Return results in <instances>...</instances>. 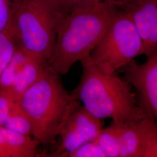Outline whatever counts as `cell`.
Instances as JSON below:
<instances>
[{"label":"cell","instance_id":"obj_1","mask_svg":"<svg viewBox=\"0 0 157 157\" xmlns=\"http://www.w3.org/2000/svg\"><path fill=\"white\" fill-rule=\"evenodd\" d=\"M117 11L111 0H105L67 13L58 28L49 65L63 75L76 62L89 56L107 32Z\"/></svg>","mask_w":157,"mask_h":157},{"label":"cell","instance_id":"obj_2","mask_svg":"<svg viewBox=\"0 0 157 157\" xmlns=\"http://www.w3.org/2000/svg\"><path fill=\"white\" fill-rule=\"evenodd\" d=\"M80 62L81 79L71 94L95 117L125 123L151 116L139 104L130 84L117 72L104 71L89 56Z\"/></svg>","mask_w":157,"mask_h":157},{"label":"cell","instance_id":"obj_3","mask_svg":"<svg viewBox=\"0 0 157 157\" xmlns=\"http://www.w3.org/2000/svg\"><path fill=\"white\" fill-rule=\"evenodd\" d=\"M59 76L48 65L17 101L30 121L32 135L44 146L59 136L71 114L80 105L65 89Z\"/></svg>","mask_w":157,"mask_h":157},{"label":"cell","instance_id":"obj_4","mask_svg":"<svg viewBox=\"0 0 157 157\" xmlns=\"http://www.w3.org/2000/svg\"><path fill=\"white\" fill-rule=\"evenodd\" d=\"M67 14L51 0H22L14 17L21 48L29 56L48 62L58 28Z\"/></svg>","mask_w":157,"mask_h":157},{"label":"cell","instance_id":"obj_5","mask_svg":"<svg viewBox=\"0 0 157 157\" xmlns=\"http://www.w3.org/2000/svg\"><path fill=\"white\" fill-rule=\"evenodd\" d=\"M143 43L129 15L118 9L107 32L89 56L104 71L117 72L142 55Z\"/></svg>","mask_w":157,"mask_h":157},{"label":"cell","instance_id":"obj_6","mask_svg":"<svg viewBox=\"0 0 157 157\" xmlns=\"http://www.w3.org/2000/svg\"><path fill=\"white\" fill-rule=\"evenodd\" d=\"M103 119L97 118L84 106L77 107L64 124L59 136L61 141L50 157H65L68 153L91 141L95 140L102 129Z\"/></svg>","mask_w":157,"mask_h":157},{"label":"cell","instance_id":"obj_7","mask_svg":"<svg viewBox=\"0 0 157 157\" xmlns=\"http://www.w3.org/2000/svg\"><path fill=\"white\" fill-rule=\"evenodd\" d=\"M121 157H157V122L151 116L120 122Z\"/></svg>","mask_w":157,"mask_h":157},{"label":"cell","instance_id":"obj_8","mask_svg":"<svg viewBox=\"0 0 157 157\" xmlns=\"http://www.w3.org/2000/svg\"><path fill=\"white\" fill-rule=\"evenodd\" d=\"M111 1L134 23L142 40V55L151 56L157 51V0Z\"/></svg>","mask_w":157,"mask_h":157},{"label":"cell","instance_id":"obj_9","mask_svg":"<svg viewBox=\"0 0 157 157\" xmlns=\"http://www.w3.org/2000/svg\"><path fill=\"white\" fill-rule=\"evenodd\" d=\"M136 89L139 104L157 122V51L141 65L133 60L119 70Z\"/></svg>","mask_w":157,"mask_h":157},{"label":"cell","instance_id":"obj_10","mask_svg":"<svg viewBox=\"0 0 157 157\" xmlns=\"http://www.w3.org/2000/svg\"><path fill=\"white\" fill-rule=\"evenodd\" d=\"M48 65V62L29 56L28 62L13 84L10 88L6 89L15 101L17 102L24 93L40 78Z\"/></svg>","mask_w":157,"mask_h":157},{"label":"cell","instance_id":"obj_11","mask_svg":"<svg viewBox=\"0 0 157 157\" xmlns=\"http://www.w3.org/2000/svg\"><path fill=\"white\" fill-rule=\"evenodd\" d=\"M6 146L10 157H33L39 142L29 135L12 131L2 126Z\"/></svg>","mask_w":157,"mask_h":157},{"label":"cell","instance_id":"obj_12","mask_svg":"<svg viewBox=\"0 0 157 157\" xmlns=\"http://www.w3.org/2000/svg\"><path fill=\"white\" fill-rule=\"evenodd\" d=\"M106 157H121L120 122L112 121L96 139Z\"/></svg>","mask_w":157,"mask_h":157},{"label":"cell","instance_id":"obj_13","mask_svg":"<svg viewBox=\"0 0 157 157\" xmlns=\"http://www.w3.org/2000/svg\"><path fill=\"white\" fill-rule=\"evenodd\" d=\"M19 45L15 25L0 32V75L11 62Z\"/></svg>","mask_w":157,"mask_h":157},{"label":"cell","instance_id":"obj_14","mask_svg":"<svg viewBox=\"0 0 157 157\" xmlns=\"http://www.w3.org/2000/svg\"><path fill=\"white\" fill-rule=\"evenodd\" d=\"M28 58V54L19 44L11 62L0 75V89H6L11 87L26 64Z\"/></svg>","mask_w":157,"mask_h":157},{"label":"cell","instance_id":"obj_15","mask_svg":"<svg viewBox=\"0 0 157 157\" xmlns=\"http://www.w3.org/2000/svg\"><path fill=\"white\" fill-rule=\"evenodd\" d=\"M12 131L26 135H32V126L27 114L17 102L2 126Z\"/></svg>","mask_w":157,"mask_h":157},{"label":"cell","instance_id":"obj_16","mask_svg":"<svg viewBox=\"0 0 157 157\" xmlns=\"http://www.w3.org/2000/svg\"><path fill=\"white\" fill-rule=\"evenodd\" d=\"M22 0H0V32L14 25V17Z\"/></svg>","mask_w":157,"mask_h":157},{"label":"cell","instance_id":"obj_17","mask_svg":"<svg viewBox=\"0 0 157 157\" xmlns=\"http://www.w3.org/2000/svg\"><path fill=\"white\" fill-rule=\"evenodd\" d=\"M106 157L97 141H91L68 153L66 157Z\"/></svg>","mask_w":157,"mask_h":157},{"label":"cell","instance_id":"obj_18","mask_svg":"<svg viewBox=\"0 0 157 157\" xmlns=\"http://www.w3.org/2000/svg\"><path fill=\"white\" fill-rule=\"evenodd\" d=\"M17 101L6 89H0V126H3Z\"/></svg>","mask_w":157,"mask_h":157},{"label":"cell","instance_id":"obj_19","mask_svg":"<svg viewBox=\"0 0 157 157\" xmlns=\"http://www.w3.org/2000/svg\"><path fill=\"white\" fill-rule=\"evenodd\" d=\"M65 13H68L75 9L92 6L105 0H51Z\"/></svg>","mask_w":157,"mask_h":157},{"label":"cell","instance_id":"obj_20","mask_svg":"<svg viewBox=\"0 0 157 157\" xmlns=\"http://www.w3.org/2000/svg\"><path fill=\"white\" fill-rule=\"evenodd\" d=\"M0 157H10V153L6 146L2 126H0Z\"/></svg>","mask_w":157,"mask_h":157}]
</instances>
